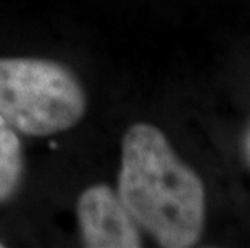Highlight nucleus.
Here are the masks:
<instances>
[{"label":"nucleus","mask_w":250,"mask_h":248,"mask_svg":"<svg viewBox=\"0 0 250 248\" xmlns=\"http://www.w3.org/2000/svg\"><path fill=\"white\" fill-rule=\"evenodd\" d=\"M118 195L134 223L162 247L186 248L199 240L204 186L155 126L134 124L125 134Z\"/></svg>","instance_id":"nucleus-1"},{"label":"nucleus","mask_w":250,"mask_h":248,"mask_svg":"<svg viewBox=\"0 0 250 248\" xmlns=\"http://www.w3.org/2000/svg\"><path fill=\"white\" fill-rule=\"evenodd\" d=\"M86 94L66 66L41 58H0V114L26 135H52L79 123Z\"/></svg>","instance_id":"nucleus-2"},{"label":"nucleus","mask_w":250,"mask_h":248,"mask_svg":"<svg viewBox=\"0 0 250 248\" xmlns=\"http://www.w3.org/2000/svg\"><path fill=\"white\" fill-rule=\"evenodd\" d=\"M78 223L90 248H136L141 237L120 195L105 184L86 189L78 200Z\"/></svg>","instance_id":"nucleus-3"},{"label":"nucleus","mask_w":250,"mask_h":248,"mask_svg":"<svg viewBox=\"0 0 250 248\" xmlns=\"http://www.w3.org/2000/svg\"><path fill=\"white\" fill-rule=\"evenodd\" d=\"M23 171L21 142L15 129L0 114V203L7 202L17 193Z\"/></svg>","instance_id":"nucleus-4"},{"label":"nucleus","mask_w":250,"mask_h":248,"mask_svg":"<svg viewBox=\"0 0 250 248\" xmlns=\"http://www.w3.org/2000/svg\"><path fill=\"white\" fill-rule=\"evenodd\" d=\"M247 149H249V155H250V133L247 135Z\"/></svg>","instance_id":"nucleus-5"},{"label":"nucleus","mask_w":250,"mask_h":248,"mask_svg":"<svg viewBox=\"0 0 250 248\" xmlns=\"http://www.w3.org/2000/svg\"><path fill=\"white\" fill-rule=\"evenodd\" d=\"M0 247H2V244H0Z\"/></svg>","instance_id":"nucleus-6"}]
</instances>
